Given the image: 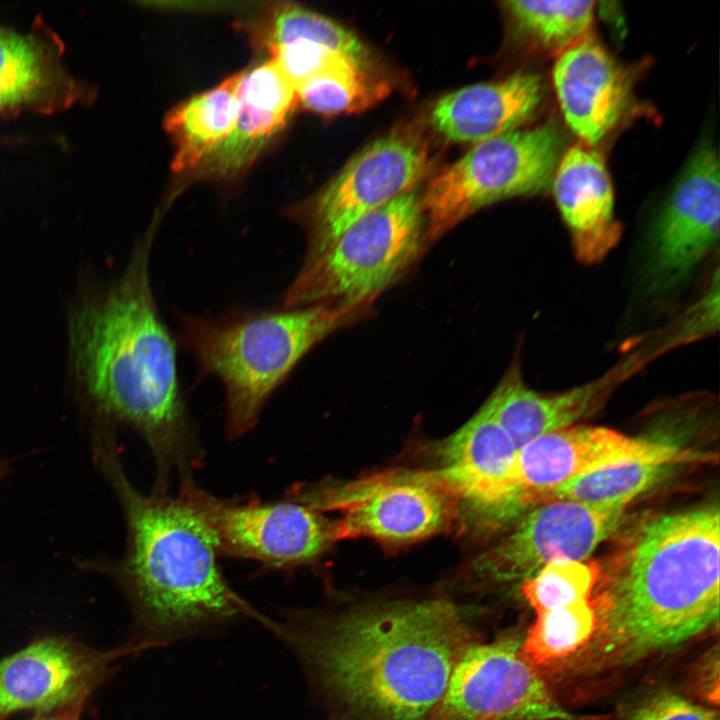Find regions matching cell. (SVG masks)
<instances>
[{
	"label": "cell",
	"instance_id": "52a82bcc",
	"mask_svg": "<svg viewBox=\"0 0 720 720\" xmlns=\"http://www.w3.org/2000/svg\"><path fill=\"white\" fill-rule=\"evenodd\" d=\"M565 143L552 121L477 143L433 178L421 197L425 239L439 238L485 206L548 190Z\"/></svg>",
	"mask_w": 720,
	"mask_h": 720
},
{
	"label": "cell",
	"instance_id": "4dcf8cb0",
	"mask_svg": "<svg viewBox=\"0 0 720 720\" xmlns=\"http://www.w3.org/2000/svg\"><path fill=\"white\" fill-rule=\"evenodd\" d=\"M718 648L712 649L700 663L695 676V688L707 701L718 704L719 699Z\"/></svg>",
	"mask_w": 720,
	"mask_h": 720
},
{
	"label": "cell",
	"instance_id": "5b68a950",
	"mask_svg": "<svg viewBox=\"0 0 720 720\" xmlns=\"http://www.w3.org/2000/svg\"><path fill=\"white\" fill-rule=\"evenodd\" d=\"M372 303L236 309L218 316L177 313L179 342L196 360L198 378L217 377L225 391V434L249 432L273 393L301 359Z\"/></svg>",
	"mask_w": 720,
	"mask_h": 720
},
{
	"label": "cell",
	"instance_id": "484cf974",
	"mask_svg": "<svg viewBox=\"0 0 720 720\" xmlns=\"http://www.w3.org/2000/svg\"><path fill=\"white\" fill-rule=\"evenodd\" d=\"M257 39L268 52L295 42H312L357 60L368 62L360 39L333 20L295 4H278L259 28Z\"/></svg>",
	"mask_w": 720,
	"mask_h": 720
},
{
	"label": "cell",
	"instance_id": "e0dca14e",
	"mask_svg": "<svg viewBox=\"0 0 720 720\" xmlns=\"http://www.w3.org/2000/svg\"><path fill=\"white\" fill-rule=\"evenodd\" d=\"M553 82L566 123L587 145L614 129L632 101V73L590 35L560 54Z\"/></svg>",
	"mask_w": 720,
	"mask_h": 720
},
{
	"label": "cell",
	"instance_id": "ffe728a7",
	"mask_svg": "<svg viewBox=\"0 0 720 720\" xmlns=\"http://www.w3.org/2000/svg\"><path fill=\"white\" fill-rule=\"evenodd\" d=\"M628 376L619 365L590 383L558 393H542L530 388L519 366L513 364L483 405L519 449L596 413Z\"/></svg>",
	"mask_w": 720,
	"mask_h": 720
},
{
	"label": "cell",
	"instance_id": "9c48e42d",
	"mask_svg": "<svg viewBox=\"0 0 720 720\" xmlns=\"http://www.w3.org/2000/svg\"><path fill=\"white\" fill-rule=\"evenodd\" d=\"M177 498L208 529L218 556L252 560L272 570L310 563L340 540L337 520L303 503L255 497L222 499L181 478Z\"/></svg>",
	"mask_w": 720,
	"mask_h": 720
},
{
	"label": "cell",
	"instance_id": "30bf717a",
	"mask_svg": "<svg viewBox=\"0 0 720 720\" xmlns=\"http://www.w3.org/2000/svg\"><path fill=\"white\" fill-rule=\"evenodd\" d=\"M429 161L428 143L415 127L395 129L365 146L307 208L306 257L322 252L361 217L413 190Z\"/></svg>",
	"mask_w": 720,
	"mask_h": 720
},
{
	"label": "cell",
	"instance_id": "d6986e66",
	"mask_svg": "<svg viewBox=\"0 0 720 720\" xmlns=\"http://www.w3.org/2000/svg\"><path fill=\"white\" fill-rule=\"evenodd\" d=\"M552 190L579 262H601L618 244L622 227L615 216L612 182L601 155L586 146L564 152Z\"/></svg>",
	"mask_w": 720,
	"mask_h": 720
},
{
	"label": "cell",
	"instance_id": "4fadbf2b",
	"mask_svg": "<svg viewBox=\"0 0 720 720\" xmlns=\"http://www.w3.org/2000/svg\"><path fill=\"white\" fill-rule=\"evenodd\" d=\"M147 649L135 638L106 651L61 637L34 641L0 661V720L22 710L82 709L120 659Z\"/></svg>",
	"mask_w": 720,
	"mask_h": 720
},
{
	"label": "cell",
	"instance_id": "5bb4252c",
	"mask_svg": "<svg viewBox=\"0 0 720 720\" xmlns=\"http://www.w3.org/2000/svg\"><path fill=\"white\" fill-rule=\"evenodd\" d=\"M626 521V507L597 506L575 501L539 504L495 546L472 564L481 578L524 580L546 564L584 561Z\"/></svg>",
	"mask_w": 720,
	"mask_h": 720
},
{
	"label": "cell",
	"instance_id": "44dd1931",
	"mask_svg": "<svg viewBox=\"0 0 720 720\" xmlns=\"http://www.w3.org/2000/svg\"><path fill=\"white\" fill-rule=\"evenodd\" d=\"M544 90L541 76L531 71L466 86L436 102L431 124L447 141L477 144L517 130L536 113Z\"/></svg>",
	"mask_w": 720,
	"mask_h": 720
},
{
	"label": "cell",
	"instance_id": "7402d4cb",
	"mask_svg": "<svg viewBox=\"0 0 720 720\" xmlns=\"http://www.w3.org/2000/svg\"><path fill=\"white\" fill-rule=\"evenodd\" d=\"M711 460V455L690 448L643 458L574 477L537 494L532 504L575 501L597 506L626 507L682 467Z\"/></svg>",
	"mask_w": 720,
	"mask_h": 720
},
{
	"label": "cell",
	"instance_id": "7c38bea8",
	"mask_svg": "<svg viewBox=\"0 0 720 720\" xmlns=\"http://www.w3.org/2000/svg\"><path fill=\"white\" fill-rule=\"evenodd\" d=\"M718 155L701 144L653 221L645 247L642 283L646 295L677 290L718 243Z\"/></svg>",
	"mask_w": 720,
	"mask_h": 720
},
{
	"label": "cell",
	"instance_id": "d6a6232c",
	"mask_svg": "<svg viewBox=\"0 0 720 720\" xmlns=\"http://www.w3.org/2000/svg\"><path fill=\"white\" fill-rule=\"evenodd\" d=\"M8 466L5 461L0 458V479L7 474Z\"/></svg>",
	"mask_w": 720,
	"mask_h": 720
},
{
	"label": "cell",
	"instance_id": "cb8c5ba5",
	"mask_svg": "<svg viewBox=\"0 0 720 720\" xmlns=\"http://www.w3.org/2000/svg\"><path fill=\"white\" fill-rule=\"evenodd\" d=\"M515 33L539 52L562 53L587 32L593 1H505Z\"/></svg>",
	"mask_w": 720,
	"mask_h": 720
},
{
	"label": "cell",
	"instance_id": "3957f363",
	"mask_svg": "<svg viewBox=\"0 0 720 720\" xmlns=\"http://www.w3.org/2000/svg\"><path fill=\"white\" fill-rule=\"evenodd\" d=\"M599 563L596 631L583 649L602 664H632L717 626L718 501L651 514L618 535Z\"/></svg>",
	"mask_w": 720,
	"mask_h": 720
},
{
	"label": "cell",
	"instance_id": "8fae6325",
	"mask_svg": "<svg viewBox=\"0 0 720 720\" xmlns=\"http://www.w3.org/2000/svg\"><path fill=\"white\" fill-rule=\"evenodd\" d=\"M429 720L587 719L557 701L522 643L502 638L464 652Z\"/></svg>",
	"mask_w": 720,
	"mask_h": 720
},
{
	"label": "cell",
	"instance_id": "ac0fdd59",
	"mask_svg": "<svg viewBox=\"0 0 720 720\" xmlns=\"http://www.w3.org/2000/svg\"><path fill=\"white\" fill-rule=\"evenodd\" d=\"M239 114L230 135L191 170L194 179L231 178L246 170L285 128L296 89L273 59L243 71Z\"/></svg>",
	"mask_w": 720,
	"mask_h": 720
},
{
	"label": "cell",
	"instance_id": "7a4b0ae2",
	"mask_svg": "<svg viewBox=\"0 0 720 720\" xmlns=\"http://www.w3.org/2000/svg\"><path fill=\"white\" fill-rule=\"evenodd\" d=\"M327 696L365 720H429L476 633L445 599L366 606L332 620L266 618Z\"/></svg>",
	"mask_w": 720,
	"mask_h": 720
},
{
	"label": "cell",
	"instance_id": "277c9868",
	"mask_svg": "<svg viewBox=\"0 0 720 720\" xmlns=\"http://www.w3.org/2000/svg\"><path fill=\"white\" fill-rule=\"evenodd\" d=\"M95 456L127 524L125 555L108 569L134 610L135 638L157 648L242 617L259 621L262 614L226 581L199 517L177 497L144 494L130 482L112 430L97 431Z\"/></svg>",
	"mask_w": 720,
	"mask_h": 720
},
{
	"label": "cell",
	"instance_id": "4316f807",
	"mask_svg": "<svg viewBox=\"0 0 720 720\" xmlns=\"http://www.w3.org/2000/svg\"><path fill=\"white\" fill-rule=\"evenodd\" d=\"M597 626L592 598L536 614L522 643L533 665H544L574 655L591 641Z\"/></svg>",
	"mask_w": 720,
	"mask_h": 720
},
{
	"label": "cell",
	"instance_id": "83f0119b",
	"mask_svg": "<svg viewBox=\"0 0 720 720\" xmlns=\"http://www.w3.org/2000/svg\"><path fill=\"white\" fill-rule=\"evenodd\" d=\"M49 76L46 56L32 38L0 28V108L35 101Z\"/></svg>",
	"mask_w": 720,
	"mask_h": 720
},
{
	"label": "cell",
	"instance_id": "6da1fadb",
	"mask_svg": "<svg viewBox=\"0 0 720 720\" xmlns=\"http://www.w3.org/2000/svg\"><path fill=\"white\" fill-rule=\"evenodd\" d=\"M155 231L137 242L117 280L75 305L69 346L74 376L100 423L141 435L156 466L154 492L166 494L173 472L191 476L203 454L178 378L176 342L151 285Z\"/></svg>",
	"mask_w": 720,
	"mask_h": 720
},
{
	"label": "cell",
	"instance_id": "f1b7e54d",
	"mask_svg": "<svg viewBox=\"0 0 720 720\" xmlns=\"http://www.w3.org/2000/svg\"><path fill=\"white\" fill-rule=\"evenodd\" d=\"M599 576L596 561L559 559L522 581L521 592L535 614L592 598Z\"/></svg>",
	"mask_w": 720,
	"mask_h": 720
},
{
	"label": "cell",
	"instance_id": "1f68e13d",
	"mask_svg": "<svg viewBox=\"0 0 720 720\" xmlns=\"http://www.w3.org/2000/svg\"><path fill=\"white\" fill-rule=\"evenodd\" d=\"M81 709H67L52 712L51 715L39 716L32 720H78Z\"/></svg>",
	"mask_w": 720,
	"mask_h": 720
},
{
	"label": "cell",
	"instance_id": "8992f818",
	"mask_svg": "<svg viewBox=\"0 0 720 720\" xmlns=\"http://www.w3.org/2000/svg\"><path fill=\"white\" fill-rule=\"evenodd\" d=\"M423 228L414 189L366 214L322 252L305 257L282 308L372 303L415 260Z\"/></svg>",
	"mask_w": 720,
	"mask_h": 720
},
{
	"label": "cell",
	"instance_id": "f546056e",
	"mask_svg": "<svg viewBox=\"0 0 720 720\" xmlns=\"http://www.w3.org/2000/svg\"><path fill=\"white\" fill-rule=\"evenodd\" d=\"M623 720H719V715L677 693L661 691L645 699Z\"/></svg>",
	"mask_w": 720,
	"mask_h": 720
},
{
	"label": "cell",
	"instance_id": "ba28073f",
	"mask_svg": "<svg viewBox=\"0 0 720 720\" xmlns=\"http://www.w3.org/2000/svg\"><path fill=\"white\" fill-rule=\"evenodd\" d=\"M288 499L319 512L338 511L339 539L412 542L443 528L456 500L434 470H392L358 480L297 485Z\"/></svg>",
	"mask_w": 720,
	"mask_h": 720
},
{
	"label": "cell",
	"instance_id": "603a6c76",
	"mask_svg": "<svg viewBox=\"0 0 720 720\" xmlns=\"http://www.w3.org/2000/svg\"><path fill=\"white\" fill-rule=\"evenodd\" d=\"M243 71L176 106L164 128L175 146L171 168L189 172L233 131L239 114V84Z\"/></svg>",
	"mask_w": 720,
	"mask_h": 720
},
{
	"label": "cell",
	"instance_id": "2e32d148",
	"mask_svg": "<svg viewBox=\"0 0 720 720\" xmlns=\"http://www.w3.org/2000/svg\"><path fill=\"white\" fill-rule=\"evenodd\" d=\"M680 448L672 442L628 436L607 427L573 425L546 433L517 450V484L527 507L537 494L574 477Z\"/></svg>",
	"mask_w": 720,
	"mask_h": 720
},
{
	"label": "cell",
	"instance_id": "9a60e30c",
	"mask_svg": "<svg viewBox=\"0 0 720 720\" xmlns=\"http://www.w3.org/2000/svg\"><path fill=\"white\" fill-rule=\"evenodd\" d=\"M517 450L484 405L438 447L434 471L471 527L501 526L526 508L516 479Z\"/></svg>",
	"mask_w": 720,
	"mask_h": 720
},
{
	"label": "cell",
	"instance_id": "d4e9b609",
	"mask_svg": "<svg viewBox=\"0 0 720 720\" xmlns=\"http://www.w3.org/2000/svg\"><path fill=\"white\" fill-rule=\"evenodd\" d=\"M389 86L373 76L368 63L346 62L308 79L296 88L297 102L321 115L363 110L383 98Z\"/></svg>",
	"mask_w": 720,
	"mask_h": 720
}]
</instances>
